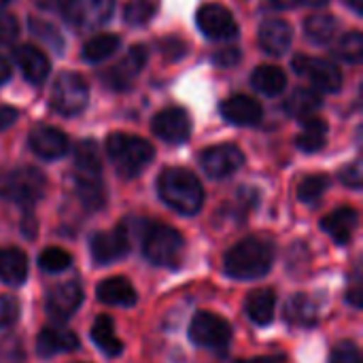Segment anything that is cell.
Returning <instances> with one entry per match:
<instances>
[{
    "label": "cell",
    "mask_w": 363,
    "mask_h": 363,
    "mask_svg": "<svg viewBox=\"0 0 363 363\" xmlns=\"http://www.w3.org/2000/svg\"><path fill=\"white\" fill-rule=\"evenodd\" d=\"M225 272L238 281H255L274 264V247L262 236H249L225 253Z\"/></svg>",
    "instance_id": "cell-1"
},
{
    "label": "cell",
    "mask_w": 363,
    "mask_h": 363,
    "mask_svg": "<svg viewBox=\"0 0 363 363\" xmlns=\"http://www.w3.org/2000/svg\"><path fill=\"white\" fill-rule=\"evenodd\" d=\"M157 191L181 215H196L204 204V189L198 177L185 168H166L157 179Z\"/></svg>",
    "instance_id": "cell-2"
},
{
    "label": "cell",
    "mask_w": 363,
    "mask_h": 363,
    "mask_svg": "<svg viewBox=\"0 0 363 363\" xmlns=\"http://www.w3.org/2000/svg\"><path fill=\"white\" fill-rule=\"evenodd\" d=\"M143 253L145 257L162 268H177L185 257V238L170 225L145 221L143 225Z\"/></svg>",
    "instance_id": "cell-3"
},
{
    "label": "cell",
    "mask_w": 363,
    "mask_h": 363,
    "mask_svg": "<svg viewBox=\"0 0 363 363\" xmlns=\"http://www.w3.org/2000/svg\"><path fill=\"white\" fill-rule=\"evenodd\" d=\"M106 153L121 177L134 179L151 164L155 151L145 138L115 132L106 138Z\"/></svg>",
    "instance_id": "cell-4"
},
{
    "label": "cell",
    "mask_w": 363,
    "mask_h": 363,
    "mask_svg": "<svg viewBox=\"0 0 363 363\" xmlns=\"http://www.w3.org/2000/svg\"><path fill=\"white\" fill-rule=\"evenodd\" d=\"M47 179L34 166L15 168L6 174H0V198L17 202L21 206H32L45 194Z\"/></svg>",
    "instance_id": "cell-5"
},
{
    "label": "cell",
    "mask_w": 363,
    "mask_h": 363,
    "mask_svg": "<svg viewBox=\"0 0 363 363\" xmlns=\"http://www.w3.org/2000/svg\"><path fill=\"white\" fill-rule=\"evenodd\" d=\"M189 338L198 347L225 355L230 340H232V328L223 317L208 313V311H200L189 323Z\"/></svg>",
    "instance_id": "cell-6"
},
{
    "label": "cell",
    "mask_w": 363,
    "mask_h": 363,
    "mask_svg": "<svg viewBox=\"0 0 363 363\" xmlns=\"http://www.w3.org/2000/svg\"><path fill=\"white\" fill-rule=\"evenodd\" d=\"M89 89L81 74L77 72H62L51 89V106L66 117L79 115L87 106Z\"/></svg>",
    "instance_id": "cell-7"
},
{
    "label": "cell",
    "mask_w": 363,
    "mask_h": 363,
    "mask_svg": "<svg viewBox=\"0 0 363 363\" xmlns=\"http://www.w3.org/2000/svg\"><path fill=\"white\" fill-rule=\"evenodd\" d=\"M130 251V223L121 221L111 232H96L89 238V253L98 266L115 264Z\"/></svg>",
    "instance_id": "cell-8"
},
{
    "label": "cell",
    "mask_w": 363,
    "mask_h": 363,
    "mask_svg": "<svg viewBox=\"0 0 363 363\" xmlns=\"http://www.w3.org/2000/svg\"><path fill=\"white\" fill-rule=\"evenodd\" d=\"M62 15L81 30H91L111 19L113 0H60Z\"/></svg>",
    "instance_id": "cell-9"
},
{
    "label": "cell",
    "mask_w": 363,
    "mask_h": 363,
    "mask_svg": "<svg viewBox=\"0 0 363 363\" xmlns=\"http://www.w3.org/2000/svg\"><path fill=\"white\" fill-rule=\"evenodd\" d=\"M294 70L304 77L306 81H311L315 87L323 89V91H338L342 85V72L340 68L323 57H311V55H296L294 57Z\"/></svg>",
    "instance_id": "cell-10"
},
{
    "label": "cell",
    "mask_w": 363,
    "mask_h": 363,
    "mask_svg": "<svg viewBox=\"0 0 363 363\" xmlns=\"http://www.w3.org/2000/svg\"><path fill=\"white\" fill-rule=\"evenodd\" d=\"M202 168L208 177L213 179H225L230 174H234L242 164H245V153L236 147V145H215L208 147L202 157Z\"/></svg>",
    "instance_id": "cell-11"
},
{
    "label": "cell",
    "mask_w": 363,
    "mask_h": 363,
    "mask_svg": "<svg viewBox=\"0 0 363 363\" xmlns=\"http://www.w3.org/2000/svg\"><path fill=\"white\" fill-rule=\"evenodd\" d=\"M196 21H198V28L204 32V36L213 40H228L238 34L234 15L221 4H204L198 11Z\"/></svg>",
    "instance_id": "cell-12"
},
{
    "label": "cell",
    "mask_w": 363,
    "mask_h": 363,
    "mask_svg": "<svg viewBox=\"0 0 363 363\" xmlns=\"http://www.w3.org/2000/svg\"><path fill=\"white\" fill-rule=\"evenodd\" d=\"M83 302V287L77 281H66L53 287L47 296V313L53 321H68Z\"/></svg>",
    "instance_id": "cell-13"
},
{
    "label": "cell",
    "mask_w": 363,
    "mask_h": 363,
    "mask_svg": "<svg viewBox=\"0 0 363 363\" xmlns=\"http://www.w3.org/2000/svg\"><path fill=\"white\" fill-rule=\"evenodd\" d=\"M153 132L162 140L179 145V143H185L189 138V134H191V119H189V115L183 108L170 106V108L160 111L153 117Z\"/></svg>",
    "instance_id": "cell-14"
},
{
    "label": "cell",
    "mask_w": 363,
    "mask_h": 363,
    "mask_svg": "<svg viewBox=\"0 0 363 363\" xmlns=\"http://www.w3.org/2000/svg\"><path fill=\"white\" fill-rule=\"evenodd\" d=\"M30 147L43 160H57L68 151V138L53 125H36L30 132Z\"/></svg>",
    "instance_id": "cell-15"
},
{
    "label": "cell",
    "mask_w": 363,
    "mask_h": 363,
    "mask_svg": "<svg viewBox=\"0 0 363 363\" xmlns=\"http://www.w3.org/2000/svg\"><path fill=\"white\" fill-rule=\"evenodd\" d=\"M145 62H147V47L134 45V47L128 51V55H125L119 64H115V66L108 70V74L104 77V79H106V85H111V87H115V89H125V87H130V83L134 81V77L143 70Z\"/></svg>",
    "instance_id": "cell-16"
},
{
    "label": "cell",
    "mask_w": 363,
    "mask_h": 363,
    "mask_svg": "<svg viewBox=\"0 0 363 363\" xmlns=\"http://www.w3.org/2000/svg\"><path fill=\"white\" fill-rule=\"evenodd\" d=\"M221 115L234 125H255L264 117V108L257 100L236 94L221 102Z\"/></svg>",
    "instance_id": "cell-17"
},
{
    "label": "cell",
    "mask_w": 363,
    "mask_h": 363,
    "mask_svg": "<svg viewBox=\"0 0 363 363\" xmlns=\"http://www.w3.org/2000/svg\"><path fill=\"white\" fill-rule=\"evenodd\" d=\"M79 349V338L66 328H45L36 338V351L40 357L49 359L60 353H70Z\"/></svg>",
    "instance_id": "cell-18"
},
{
    "label": "cell",
    "mask_w": 363,
    "mask_h": 363,
    "mask_svg": "<svg viewBox=\"0 0 363 363\" xmlns=\"http://www.w3.org/2000/svg\"><path fill=\"white\" fill-rule=\"evenodd\" d=\"M359 223V215L355 208L342 206L334 213H330L328 217H323L321 228L323 232L336 242V245H349L353 240V234L357 230Z\"/></svg>",
    "instance_id": "cell-19"
},
{
    "label": "cell",
    "mask_w": 363,
    "mask_h": 363,
    "mask_svg": "<svg viewBox=\"0 0 363 363\" xmlns=\"http://www.w3.org/2000/svg\"><path fill=\"white\" fill-rule=\"evenodd\" d=\"M294 30L285 19H266L259 26V45L270 55H283L291 47Z\"/></svg>",
    "instance_id": "cell-20"
},
{
    "label": "cell",
    "mask_w": 363,
    "mask_h": 363,
    "mask_svg": "<svg viewBox=\"0 0 363 363\" xmlns=\"http://www.w3.org/2000/svg\"><path fill=\"white\" fill-rule=\"evenodd\" d=\"M15 62L21 70V74L30 83H43L49 74V60L47 55L34 47V45H23L15 49Z\"/></svg>",
    "instance_id": "cell-21"
},
{
    "label": "cell",
    "mask_w": 363,
    "mask_h": 363,
    "mask_svg": "<svg viewBox=\"0 0 363 363\" xmlns=\"http://www.w3.org/2000/svg\"><path fill=\"white\" fill-rule=\"evenodd\" d=\"M72 187H74L77 198L81 200V204L87 211L94 213V211H100L106 204V191H104V185H102L100 174H81V172H74Z\"/></svg>",
    "instance_id": "cell-22"
},
{
    "label": "cell",
    "mask_w": 363,
    "mask_h": 363,
    "mask_svg": "<svg viewBox=\"0 0 363 363\" xmlns=\"http://www.w3.org/2000/svg\"><path fill=\"white\" fill-rule=\"evenodd\" d=\"M96 291H98V300L108 306H134L138 300L134 285L123 277L104 279Z\"/></svg>",
    "instance_id": "cell-23"
},
{
    "label": "cell",
    "mask_w": 363,
    "mask_h": 363,
    "mask_svg": "<svg viewBox=\"0 0 363 363\" xmlns=\"http://www.w3.org/2000/svg\"><path fill=\"white\" fill-rule=\"evenodd\" d=\"M28 277V257L23 251L11 247L0 249V281L6 285H23Z\"/></svg>",
    "instance_id": "cell-24"
},
{
    "label": "cell",
    "mask_w": 363,
    "mask_h": 363,
    "mask_svg": "<svg viewBox=\"0 0 363 363\" xmlns=\"http://www.w3.org/2000/svg\"><path fill=\"white\" fill-rule=\"evenodd\" d=\"M91 340L94 345L108 357H117L121 355L123 351V342L117 338L115 334V325H113V319L102 315L96 319V323L91 325Z\"/></svg>",
    "instance_id": "cell-25"
},
{
    "label": "cell",
    "mask_w": 363,
    "mask_h": 363,
    "mask_svg": "<svg viewBox=\"0 0 363 363\" xmlns=\"http://www.w3.org/2000/svg\"><path fill=\"white\" fill-rule=\"evenodd\" d=\"M285 319L296 328H313L317 323V306L304 294L291 296L285 304Z\"/></svg>",
    "instance_id": "cell-26"
},
{
    "label": "cell",
    "mask_w": 363,
    "mask_h": 363,
    "mask_svg": "<svg viewBox=\"0 0 363 363\" xmlns=\"http://www.w3.org/2000/svg\"><path fill=\"white\" fill-rule=\"evenodd\" d=\"M285 83H287L285 72L274 64H262L251 74V85L266 96H279L285 89Z\"/></svg>",
    "instance_id": "cell-27"
},
{
    "label": "cell",
    "mask_w": 363,
    "mask_h": 363,
    "mask_svg": "<svg viewBox=\"0 0 363 363\" xmlns=\"http://www.w3.org/2000/svg\"><path fill=\"white\" fill-rule=\"evenodd\" d=\"M277 298L272 289H257L247 298V315L257 325H268L274 319Z\"/></svg>",
    "instance_id": "cell-28"
},
{
    "label": "cell",
    "mask_w": 363,
    "mask_h": 363,
    "mask_svg": "<svg viewBox=\"0 0 363 363\" xmlns=\"http://www.w3.org/2000/svg\"><path fill=\"white\" fill-rule=\"evenodd\" d=\"M325 140H328V123L319 117H308L304 121L300 136L296 138V145L304 153H315L325 147Z\"/></svg>",
    "instance_id": "cell-29"
},
{
    "label": "cell",
    "mask_w": 363,
    "mask_h": 363,
    "mask_svg": "<svg viewBox=\"0 0 363 363\" xmlns=\"http://www.w3.org/2000/svg\"><path fill=\"white\" fill-rule=\"evenodd\" d=\"M317 108H321V98H319V94H315L311 89H296L289 96V100L285 102V111L291 117H298V119L313 117V113Z\"/></svg>",
    "instance_id": "cell-30"
},
{
    "label": "cell",
    "mask_w": 363,
    "mask_h": 363,
    "mask_svg": "<svg viewBox=\"0 0 363 363\" xmlns=\"http://www.w3.org/2000/svg\"><path fill=\"white\" fill-rule=\"evenodd\" d=\"M102 170V160L98 145L94 140H81L74 147V172L81 174H100Z\"/></svg>",
    "instance_id": "cell-31"
},
{
    "label": "cell",
    "mask_w": 363,
    "mask_h": 363,
    "mask_svg": "<svg viewBox=\"0 0 363 363\" xmlns=\"http://www.w3.org/2000/svg\"><path fill=\"white\" fill-rule=\"evenodd\" d=\"M304 30H306V36H308L313 43L325 45V43H330V40L336 36V32H338V21H336V17L325 15V13H321V15H311V17L306 19V23H304Z\"/></svg>",
    "instance_id": "cell-32"
},
{
    "label": "cell",
    "mask_w": 363,
    "mask_h": 363,
    "mask_svg": "<svg viewBox=\"0 0 363 363\" xmlns=\"http://www.w3.org/2000/svg\"><path fill=\"white\" fill-rule=\"evenodd\" d=\"M119 45H121V38L117 34H98V36H94L91 40L85 43L83 57L87 62H94V64L96 62H102L108 55H113L119 49Z\"/></svg>",
    "instance_id": "cell-33"
},
{
    "label": "cell",
    "mask_w": 363,
    "mask_h": 363,
    "mask_svg": "<svg viewBox=\"0 0 363 363\" xmlns=\"http://www.w3.org/2000/svg\"><path fill=\"white\" fill-rule=\"evenodd\" d=\"M338 57L349 62V64H359L363 57V34L359 30H351L347 32L340 43H338V49H336Z\"/></svg>",
    "instance_id": "cell-34"
},
{
    "label": "cell",
    "mask_w": 363,
    "mask_h": 363,
    "mask_svg": "<svg viewBox=\"0 0 363 363\" xmlns=\"http://www.w3.org/2000/svg\"><path fill=\"white\" fill-rule=\"evenodd\" d=\"M72 264V255L60 247H49L38 255V268L45 272H62Z\"/></svg>",
    "instance_id": "cell-35"
},
{
    "label": "cell",
    "mask_w": 363,
    "mask_h": 363,
    "mask_svg": "<svg viewBox=\"0 0 363 363\" xmlns=\"http://www.w3.org/2000/svg\"><path fill=\"white\" fill-rule=\"evenodd\" d=\"M328 187H330V179L325 174H311L298 185V198L302 202H315L325 194Z\"/></svg>",
    "instance_id": "cell-36"
},
{
    "label": "cell",
    "mask_w": 363,
    "mask_h": 363,
    "mask_svg": "<svg viewBox=\"0 0 363 363\" xmlns=\"http://www.w3.org/2000/svg\"><path fill=\"white\" fill-rule=\"evenodd\" d=\"M155 11H157V0H132L125 6L123 17L132 26H143L155 15Z\"/></svg>",
    "instance_id": "cell-37"
},
{
    "label": "cell",
    "mask_w": 363,
    "mask_h": 363,
    "mask_svg": "<svg viewBox=\"0 0 363 363\" xmlns=\"http://www.w3.org/2000/svg\"><path fill=\"white\" fill-rule=\"evenodd\" d=\"M23 347L17 336L0 338V363H23Z\"/></svg>",
    "instance_id": "cell-38"
},
{
    "label": "cell",
    "mask_w": 363,
    "mask_h": 363,
    "mask_svg": "<svg viewBox=\"0 0 363 363\" xmlns=\"http://www.w3.org/2000/svg\"><path fill=\"white\" fill-rule=\"evenodd\" d=\"M330 363H362V353L355 342H338L330 355Z\"/></svg>",
    "instance_id": "cell-39"
},
{
    "label": "cell",
    "mask_w": 363,
    "mask_h": 363,
    "mask_svg": "<svg viewBox=\"0 0 363 363\" xmlns=\"http://www.w3.org/2000/svg\"><path fill=\"white\" fill-rule=\"evenodd\" d=\"M19 319V302L13 296H0V328H11Z\"/></svg>",
    "instance_id": "cell-40"
},
{
    "label": "cell",
    "mask_w": 363,
    "mask_h": 363,
    "mask_svg": "<svg viewBox=\"0 0 363 363\" xmlns=\"http://www.w3.org/2000/svg\"><path fill=\"white\" fill-rule=\"evenodd\" d=\"M19 23L11 13H0V45H9L17 38Z\"/></svg>",
    "instance_id": "cell-41"
},
{
    "label": "cell",
    "mask_w": 363,
    "mask_h": 363,
    "mask_svg": "<svg viewBox=\"0 0 363 363\" xmlns=\"http://www.w3.org/2000/svg\"><path fill=\"white\" fill-rule=\"evenodd\" d=\"M340 181L353 189H359L363 183V172H362V162H353L349 164L342 172H340Z\"/></svg>",
    "instance_id": "cell-42"
},
{
    "label": "cell",
    "mask_w": 363,
    "mask_h": 363,
    "mask_svg": "<svg viewBox=\"0 0 363 363\" xmlns=\"http://www.w3.org/2000/svg\"><path fill=\"white\" fill-rule=\"evenodd\" d=\"M347 300L355 306V308H362L363 306V279L359 268L355 270L353 279H351V287L347 289Z\"/></svg>",
    "instance_id": "cell-43"
},
{
    "label": "cell",
    "mask_w": 363,
    "mask_h": 363,
    "mask_svg": "<svg viewBox=\"0 0 363 363\" xmlns=\"http://www.w3.org/2000/svg\"><path fill=\"white\" fill-rule=\"evenodd\" d=\"M213 62L221 68H232L240 62V51L236 47H225V49H219L215 55H213Z\"/></svg>",
    "instance_id": "cell-44"
},
{
    "label": "cell",
    "mask_w": 363,
    "mask_h": 363,
    "mask_svg": "<svg viewBox=\"0 0 363 363\" xmlns=\"http://www.w3.org/2000/svg\"><path fill=\"white\" fill-rule=\"evenodd\" d=\"M32 30H34V34H38L45 40H49L53 47H60L62 45V38H60V34H57V30L53 26H49L45 21H40V23L38 21H32Z\"/></svg>",
    "instance_id": "cell-45"
},
{
    "label": "cell",
    "mask_w": 363,
    "mask_h": 363,
    "mask_svg": "<svg viewBox=\"0 0 363 363\" xmlns=\"http://www.w3.org/2000/svg\"><path fill=\"white\" fill-rule=\"evenodd\" d=\"M274 9H296V6H323L328 0H270Z\"/></svg>",
    "instance_id": "cell-46"
},
{
    "label": "cell",
    "mask_w": 363,
    "mask_h": 363,
    "mask_svg": "<svg viewBox=\"0 0 363 363\" xmlns=\"http://www.w3.org/2000/svg\"><path fill=\"white\" fill-rule=\"evenodd\" d=\"M15 117H17V111H15V108H11V106H0V130L6 128V125H11V123L15 121Z\"/></svg>",
    "instance_id": "cell-47"
},
{
    "label": "cell",
    "mask_w": 363,
    "mask_h": 363,
    "mask_svg": "<svg viewBox=\"0 0 363 363\" xmlns=\"http://www.w3.org/2000/svg\"><path fill=\"white\" fill-rule=\"evenodd\" d=\"M236 363H285V355H262V357L240 359Z\"/></svg>",
    "instance_id": "cell-48"
},
{
    "label": "cell",
    "mask_w": 363,
    "mask_h": 363,
    "mask_svg": "<svg viewBox=\"0 0 363 363\" xmlns=\"http://www.w3.org/2000/svg\"><path fill=\"white\" fill-rule=\"evenodd\" d=\"M11 79V66L9 62L0 55V83H6Z\"/></svg>",
    "instance_id": "cell-49"
},
{
    "label": "cell",
    "mask_w": 363,
    "mask_h": 363,
    "mask_svg": "<svg viewBox=\"0 0 363 363\" xmlns=\"http://www.w3.org/2000/svg\"><path fill=\"white\" fill-rule=\"evenodd\" d=\"M21 234H26L28 238L34 236V219L32 217H28V219L21 221Z\"/></svg>",
    "instance_id": "cell-50"
},
{
    "label": "cell",
    "mask_w": 363,
    "mask_h": 363,
    "mask_svg": "<svg viewBox=\"0 0 363 363\" xmlns=\"http://www.w3.org/2000/svg\"><path fill=\"white\" fill-rule=\"evenodd\" d=\"M347 2L353 6L355 13H363V0H347Z\"/></svg>",
    "instance_id": "cell-51"
},
{
    "label": "cell",
    "mask_w": 363,
    "mask_h": 363,
    "mask_svg": "<svg viewBox=\"0 0 363 363\" xmlns=\"http://www.w3.org/2000/svg\"><path fill=\"white\" fill-rule=\"evenodd\" d=\"M6 2H9V0H0V6H4Z\"/></svg>",
    "instance_id": "cell-52"
}]
</instances>
